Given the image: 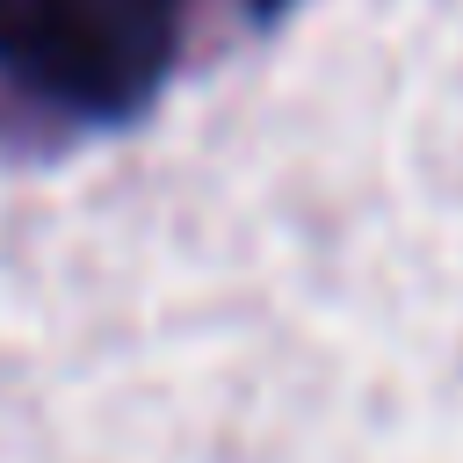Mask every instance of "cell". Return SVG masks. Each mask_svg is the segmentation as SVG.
Segmentation results:
<instances>
[{
  "label": "cell",
  "instance_id": "6da1fadb",
  "mask_svg": "<svg viewBox=\"0 0 463 463\" xmlns=\"http://www.w3.org/2000/svg\"><path fill=\"white\" fill-rule=\"evenodd\" d=\"M188 0H0V80L65 116H123L174 65Z\"/></svg>",
  "mask_w": 463,
  "mask_h": 463
}]
</instances>
